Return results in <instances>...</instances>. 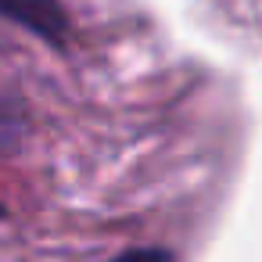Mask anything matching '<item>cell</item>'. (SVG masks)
I'll return each instance as SVG.
<instances>
[{"instance_id":"1","label":"cell","mask_w":262,"mask_h":262,"mask_svg":"<svg viewBox=\"0 0 262 262\" xmlns=\"http://www.w3.org/2000/svg\"><path fill=\"white\" fill-rule=\"evenodd\" d=\"M0 15L15 18L18 26L33 29L51 43H65L69 36V18L58 0H0Z\"/></svg>"},{"instance_id":"3","label":"cell","mask_w":262,"mask_h":262,"mask_svg":"<svg viewBox=\"0 0 262 262\" xmlns=\"http://www.w3.org/2000/svg\"><path fill=\"white\" fill-rule=\"evenodd\" d=\"M115 262H172V258H169V251H162V248H133V251L119 255Z\"/></svg>"},{"instance_id":"2","label":"cell","mask_w":262,"mask_h":262,"mask_svg":"<svg viewBox=\"0 0 262 262\" xmlns=\"http://www.w3.org/2000/svg\"><path fill=\"white\" fill-rule=\"evenodd\" d=\"M18 133H22V119L11 112H4V104H0V151H8V147H15L18 144Z\"/></svg>"}]
</instances>
